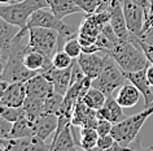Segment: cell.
<instances>
[{"instance_id":"cell-23","label":"cell","mask_w":153,"mask_h":151,"mask_svg":"<svg viewBox=\"0 0 153 151\" xmlns=\"http://www.w3.org/2000/svg\"><path fill=\"white\" fill-rule=\"evenodd\" d=\"M97 139H99V133L96 128L79 126V142H81L82 150L96 149Z\"/></svg>"},{"instance_id":"cell-21","label":"cell","mask_w":153,"mask_h":151,"mask_svg":"<svg viewBox=\"0 0 153 151\" xmlns=\"http://www.w3.org/2000/svg\"><path fill=\"white\" fill-rule=\"evenodd\" d=\"M35 134L34 130V121H31L27 116L18 119L13 122L12 130H10L9 138H22V137H30Z\"/></svg>"},{"instance_id":"cell-45","label":"cell","mask_w":153,"mask_h":151,"mask_svg":"<svg viewBox=\"0 0 153 151\" xmlns=\"http://www.w3.org/2000/svg\"><path fill=\"white\" fill-rule=\"evenodd\" d=\"M151 106H153V102H152V104H151Z\"/></svg>"},{"instance_id":"cell-41","label":"cell","mask_w":153,"mask_h":151,"mask_svg":"<svg viewBox=\"0 0 153 151\" xmlns=\"http://www.w3.org/2000/svg\"><path fill=\"white\" fill-rule=\"evenodd\" d=\"M112 2H113V0H102V4L100 5V8H99V9H108V5H109ZM99 9H97V11H99Z\"/></svg>"},{"instance_id":"cell-25","label":"cell","mask_w":153,"mask_h":151,"mask_svg":"<svg viewBox=\"0 0 153 151\" xmlns=\"http://www.w3.org/2000/svg\"><path fill=\"white\" fill-rule=\"evenodd\" d=\"M0 115L12 122L17 121L18 119L26 116L24 107H10V106H7V104L1 103V102H0Z\"/></svg>"},{"instance_id":"cell-28","label":"cell","mask_w":153,"mask_h":151,"mask_svg":"<svg viewBox=\"0 0 153 151\" xmlns=\"http://www.w3.org/2000/svg\"><path fill=\"white\" fill-rule=\"evenodd\" d=\"M64 51L66 52L69 56H71L73 59H76V57L81 55L82 53V44H81V42H79L78 37L69 39L64 46Z\"/></svg>"},{"instance_id":"cell-7","label":"cell","mask_w":153,"mask_h":151,"mask_svg":"<svg viewBox=\"0 0 153 151\" xmlns=\"http://www.w3.org/2000/svg\"><path fill=\"white\" fill-rule=\"evenodd\" d=\"M109 13H110V25L113 26L114 32L118 35L121 41H131L130 30L127 28V22L125 18L123 8H122V2L121 0H113L108 5Z\"/></svg>"},{"instance_id":"cell-13","label":"cell","mask_w":153,"mask_h":151,"mask_svg":"<svg viewBox=\"0 0 153 151\" xmlns=\"http://www.w3.org/2000/svg\"><path fill=\"white\" fill-rule=\"evenodd\" d=\"M97 121H99V119H97L96 110L90 108L82 99H79L74 107V111H73L71 124L78 125V126L96 128Z\"/></svg>"},{"instance_id":"cell-37","label":"cell","mask_w":153,"mask_h":151,"mask_svg":"<svg viewBox=\"0 0 153 151\" xmlns=\"http://www.w3.org/2000/svg\"><path fill=\"white\" fill-rule=\"evenodd\" d=\"M8 85L9 82H7L4 80H0V102H1L3 96H4V92L7 90V87H8Z\"/></svg>"},{"instance_id":"cell-35","label":"cell","mask_w":153,"mask_h":151,"mask_svg":"<svg viewBox=\"0 0 153 151\" xmlns=\"http://www.w3.org/2000/svg\"><path fill=\"white\" fill-rule=\"evenodd\" d=\"M135 3H137L141 8L144 9V13H145V20L149 17V14L152 12V7H151V2L149 0H134Z\"/></svg>"},{"instance_id":"cell-10","label":"cell","mask_w":153,"mask_h":151,"mask_svg":"<svg viewBox=\"0 0 153 151\" xmlns=\"http://www.w3.org/2000/svg\"><path fill=\"white\" fill-rule=\"evenodd\" d=\"M36 150H49L51 145H47L44 139L39 138L38 135L22 138H9L5 151H36Z\"/></svg>"},{"instance_id":"cell-42","label":"cell","mask_w":153,"mask_h":151,"mask_svg":"<svg viewBox=\"0 0 153 151\" xmlns=\"http://www.w3.org/2000/svg\"><path fill=\"white\" fill-rule=\"evenodd\" d=\"M17 0H0V4H10V3H16Z\"/></svg>"},{"instance_id":"cell-14","label":"cell","mask_w":153,"mask_h":151,"mask_svg":"<svg viewBox=\"0 0 153 151\" xmlns=\"http://www.w3.org/2000/svg\"><path fill=\"white\" fill-rule=\"evenodd\" d=\"M96 113H97V119L109 120L113 124H117L122 121L123 119H126V116L123 113V107L117 102L116 96H113V95L106 98L104 106L100 110H97Z\"/></svg>"},{"instance_id":"cell-29","label":"cell","mask_w":153,"mask_h":151,"mask_svg":"<svg viewBox=\"0 0 153 151\" xmlns=\"http://www.w3.org/2000/svg\"><path fill=\"white\" fill-rule=\"evenodd\" d=\"M74 3L86 14L95 13L102 4V0H74Z\"/></svg>"},{"instance_id":"cell-6","label":"cell","mask_w":153,"mask_h":151,"mask_svg":"<svg viewBox=\"0 0 153 151\" xmlns=\"http://www.w3.org/2000/svg\"><path fill=\"white\" fill-rule=\"evenodd\" d=\"M121 2L130 33L136 37H140L143 34V29L145 24L144 9L134 0H121Z\"/></svg>"},{"instance_id":"cell-1","label":"cell","mask_w":153,"mask_h":151,"mask_svg":"<svg viewBox=\"0 0 153 151\" xmlns=\"http://www.w3.org/2000/svg\"><path fill=\"white\" fill-rule=\"evenodd\" d=\"M110 55L118 63L123 72H135L144 69L149 65V61L144 51L137 43V37L131 35V41H121L109 50Z\"/></svg>"},{"instance_id":"cell-16","label":"cell","mask_w":153,"mask_h":151,"mask_svg":"<svg viewBox=\"0 0 153 151\" xmlns=\"http://www.w3.org/2000/svg\"><path fill=\"white\" fill-rule=\"evenodd\" d=\"M57 126H59V117L56 113H43L34 121L35 135L44 141L55 134Z\"/></svg>"},{"instance_id":"cell-31","label":"cell","mask_w":153,"mask_h":151,"mask_svg":"<svg viewBox=\"0 0 153 151\" xmlns=\"http://www.w3.org/2000/svg\"><path fill=\"white\" fill-rule=\"evenodd\" d=\"M116 139L113 138L112 134H104V135H99L97 143H96V149L100 151H105V150H110L112 146L114 145Z\"/></svg>"},{"instance_id":"cell-38","label":"cell","mask_w":153,"mask_h":151,"mask_svg":"<svg viewBox=\"0 0 153 151\" xmlns=\"http://www.w3.org/2000/svg\"><path fill=\"white\" fill-rule=\"evenodd\" d=\"M5 63H7V56L4 53L0 55V80L3 78V72H4V68H5Z\"/></svg>"},{"instance_id":"cell-4","label":"cell","mask_w":153,"mask_h":151,"mask_svg":"<svg viewBox=\"0 0 153 151\" xmlns=\"http://www.w3.org/2000/svg\"><path fill=\"white\" fill-rule=\"evenodd\" d=\"M126 81H127V78L125 77L123 71L121 69L118 63L110 55L106 53L102 71L96 78L92 80V86L101 90L106 96H110L122 85H125Z\"/></svg>"},{"instance_id":"cell-40","label":"cell","mask_w":153,"mask_h":151,"mask_svg":"<svg viewBox=\"0 0 153 151\" xmlns=\"http://www.w3.org/2000/svg\"><path fill=\"white\" fill-rule=\"evenodd\" d=\"M9 138H0V151H5Z\"/></svg>"},{"instance_id":"cell-18","label":"cell","mask_w":153,"mask_h":151,"mask_svg":"<svg viewBox=\"0 0 153 151\" xmlns=\"http://www.w3.org/2000/svg\"><path fill=\"white\" fill-rule=\"evenodd\" d=\"M48 7L53 14L62 20L74 13H82L83 11L74 3V0H48Z\"/></svg>"},{"instance_id":"cell-20","label":"cell","mask_w":153,"mask_h":151,"mask_svg":"<svg viewBox=\"0 0 153 151\" xmlns=\"http://www.w3.org/2000/svg\"><path fill=\"white\" fill-rule=\"evenodd\" d=\"M75 149H76V145H75V139H74V135H73L71 124H70L65 129L61 130V133L55 139H52L51 151H61V150L70 151Z\"/></svg>"},{"instance_id":"cell-15","label":"cell","mask_w":153,"mask_h":151,"mask_svg":"<svg viewBox=\"0 0 153 151\" xmlns=\"http://www.w3.org/2000/svg\"><path fill=\"white\" fill-rule=\"evenodd\" d=\"M26 98H27L26 82H12L7 87L1 103L10 107H22Z\"/></svg>"},{"instance_id":"cell-9","label":"cell","mask_w":153,"mask_h":151,"mask_svg":"<svg viewBox=\"0 0 153 151\" xmlns=\"http://www.w3.org/2000/svg\"><path fill=\"white\" fill-rule=\"evenodd\" d=\"M42 73L53 83V89H55L56 92H59L61 95H65L68 92L69 87H70L71 65L68 68H64V69L55 68L52 65V67L44 69Z\"/></svg>"},{"instance_id":"cell-44","label":"cell","mask_w":153,"mask_h":151,"mask_svg":"<svg viewBox=\"0 0 153 151\" xmlns=\"http://www.w3.org/2000/svg\"><path fill=\"white\" fill-rule=\"evenodd\" d=\"M1 53H3V50H1V47H0V55H1Z\"/></svg>"},{"instance_id":"cell-22","label":"cell","mask_w":153,"mask_h":151,"mask_svg":"<svg viewBox=\"0 0 153 151\" xmlns=\"http://www.w3.org/2000/svg\"><path fill=\"white\" fill-rule=\"evenodd\" d=\"M44 102H45V99L34 98V96H27V98L25 99V103L22 107H24V110H25L26 116H27L31 121H35L39 116L45 113Z\"/></svg>"},{"instance_id":"cell-34","label":"cell","mask_w":153,"mask_h":151,"mask_svg":"<svg viewBox=\"0 0 153 151\" xmlns=\"http://www.w3.org/2000/svg\"><path fill=\"white\" fill-rule=\"evenodd\" d=\"M137 43L141 47V50L144 51L145 56H147V59L149 61V64H153V44H149L147 42L141 41L139 37H137Z\"/></svg>"},{"instance_id":"cell-5","label":"cell","mask_w":153,"mask_h":151,"mask_svg":"<svg viewBox=\"0 0 153 151\" xmlns=\"http://www.w3.org/2000/svg\"><path fill=\"white\" fill-rule=\"evenodd\" d=\"M27 34H29L27 48L43 53L45 57L52 60L53 55L57 51L59 32L49 28L33 26V28H29Z\"/></svg>"},{"instance_id":"cell-8","label":"cell","mask_w":153,"mask_h":151,"mask_svg":"<svg viewBox=\"0 0 153 151\" xmlns=\"http://www.w3.org/2000/svg\"><path fill=\"white\" fill-rule=\"evenodd\" d=\"M105 59H106L105 52L102 56L99 52H94V53L82 52L81 55L76 57V61L81 65L83 72L86 73V76L95 80L101 73L102 67H104V64H105Z\"/></svg>"},{"instance_id":"cell-39","label":"cell","mask_w":153,"mask_h":151,"mask_svg":"<svg viewBox=\"0 0 153 151\" xmlns=\"http://www.w3.org/2000/svg\"><path fill=\"white\" fill-rule=\"evenodd\" d=\"M147 77H148V81L151 83V86L153 87V64H149L148 68H147Z\"/></svg>"},{"instance_id":"cell-43","label":"cell","mask_w":153,"mask_h":151,"mask_svg":"<svg viewBox=\"0 0 153 151\" xmlns=\"http://www.w3.org/2000/svg\"><path fill=\"white\" fill-rule=\"evenodd\" d=\"M149 2H151V7H152V12H153V0H149ZM151 12V13H152Z\"/></svg>"},{"instance_id":"cell-12","label":"cell","mask_w":153,"mask_h":151,"mask_svg":"<svg viewBox=\"0 0 153 151\" xmlns=\"http://www.w3.org/2000/svg\"><path fill=\"white\" fill-rule=\"evenodd\" d=\"M147 68L140 69V71H135V72H123V74L126 78H127V81L134 83L140 90L141 95H143V98H144V108L151 107V104L153 102V92L151 90L152 86H151V83H149L148 77H147Z\"/></svg>"},{"instance_id":"cell-26","label":"cell","mask_w":153,"mask_h":151,"mask_svg":"<svg viewBox=\"0 0 153 151\" xmlns=\"http://www.w3.org/2000/svg\"><path fill=\"white\" fill-rule=\"evenodd\" d=\"M62 102H64V95L59 94V92H53L45 99L44 102V111L45 113H56L60 111L61 106H62Z\"/></svg>"},{"instance_id":"cell-33","label":"cell","mask_w":153,"mask_h":151,"mask_svg":"<svg viewBox=\"0 0 153 151\" xmlns=\"http://www.w3.org/2000/svg\"><path fill=\"white\" fill-rule=\"evenodd\" d=\"M113 128V122H110L109 120L105 119H99L97 125H96V130L99 135H104V134H110Z\"/></svg>"},{"instance_id":"cell-30","label":"cell","mask_w":153,"mask_h":151,"mask_svg":"<svg viewBox=\"0 0 153 151\" xmlns=\"http://www.w3.org/2000/svg\"><path fill=\"white\" fill-rule=\"evenodd\" d=\"M86 77V73L83 72V69L81 68V65L78 64L76 59H74L71 64V78H70V86L76 82H81V81Z\"/></svg>"},{"instance_id":"cell-19","label":"cell","mask_w":153,"mask_h":151,"mask_svg":"<svg viewBox=\"0 0 153 151\" xmlns=\"http://www.w3.org/2000/svg\"><path fill=\"white\" fill-rule=\"evenodd\" d=\"M20 30L21 28L10 24L9 21H7L5 18L0 16V47H1L3 52L9 50L16 35L20 33Z\"/></svg>"},{"instance_id":"cell-27","label":"cell","mask_w":153,"mask_h":151,"mask_svg":"<svg viewBox=\"0 0 153 151\" xmlns=\"http://www.w3.org/2000/svg\"><path fill=\"white\" fill-rule=\"evenodd\" d=\"M73 59L71 56H69L64 50H60V51H56V53L53 55L52 57V65L55 68H59V69H64V68H68L73 64Z\"/></svg>"},{"instance_id":"cell-36","label":"cell","mask_w":153,"mask_h":151,"mask_svg":"<svg viewBox=\"0 0 153 151\" xmlns=\"http://www.w3.org/2000/svg\"><path fill=\"white\" fill-rule=\"evenodd\" d=\"M139 38H140L141 41H144V42H147V43H149V44H153V26L145 30V32L141 34Z\"/></svg>"},{"instance_id":"cell-2","label":"cell","mask_w":153,"mask_h":151,"mask_svg":"<svg viewBox=\"0 0 153 151\" xmlns=\"http://www.w3.org/2000/svg\"><path fill=\"white\" fill-rule=\"evenodd\" d=\"M48 7V0H21L10 4H0V16L10 24L21 28L18 38H24L27 33V21L36 9Z\"/></svg>"},{"instance_id":"cell-11","label":"cell","mask_w":153,"mask_h":151,"mask_svg":"<svg viewBox=\"0 0 153 151\" xmlns=\"http://www.w3.org/2000/svg\"><path fill=\"white\" fill-rule=\"evenodd\" d=\"M26 89H27V96L40 99H47L49 95L55 92L53 83L43 73H38L29 81H26Z\"/></svg>"},{"instance_id":"cell-32","label":"cell","mask_w":153,"mask_h":151,"mask_svg":"<svg viewBox=\"0 0 153 151\" xmlns=\"http://www.w3.org/2000/svg\"><path fill=\"white\" fill-rule=\"evenodd\" d=\"M13 122L0 115V138H9Z\"/></svg>"},{"instance_id":"cell-3","label":"cell","mask_w":153,"mask_h":151,"mask_svg":"<svg viewBox=\"0 0 153 151\" xmlns=\"http://www.w3.org/2000/svg\"><path fill=\"white\" fill-rule=\"evenodd\" d=\"M152 113H153V106L144 108L139 113L126 117L117 124H113L110 134L113 135V138L120 145H122L125 149H128L130 145L139 137V133L144 125V122L147 121Z\"/></svg>"},{"instance_id":"cell-24","label":"cell","mask_w":153,"mask_h":151,"mask_svg":"<svg viewBox=\"0 0 153 151\" xmlns=\"http://www.w3.org/2000/svg\"><path fill=\"white\" fill-rule=\"evenodd\" d=\"M106 98H108V96H106L101 90H99V89L91 86L88 90H87L86 94L83 95L82 100L90 108H94V110L97 111V110H100V108L104 106Z\"/></svg>"},{"instance_id":"cell-17","label":"cell","mask_w":153,"mask_h":151,"mask_svg":"<svg viewBox=\"0 0 153 151\" xmlns=\"http://www.w3.org/2000/svg\"><path fill=\"white\" fill-rule=\"evenodd\" d=\"M140 96H143L140 90L134 83H131L128 81V83L122 85V86L118 89L116 99L123 108H132L139 103Z\"/></svg>"}]
</instances>
